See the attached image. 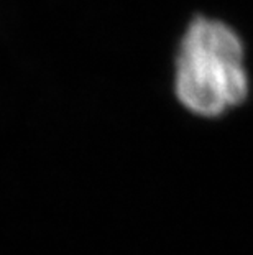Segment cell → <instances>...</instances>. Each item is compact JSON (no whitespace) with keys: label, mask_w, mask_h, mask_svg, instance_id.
Returning a JSON list of instances; mask_svg holds the SVG:
<instances>
[{"label":"cell","mask_w":253,"mask_h":255,"mask_svg":"<svg viewBox=\"0 0 253 255\" xmlns=\"http://www.w3.org/2000/svg\"><path fill=\"white\" fill-rule=\"evenodd\" d=\"M244 61V43L232 26L197 15L186 26L177 48L173 81L176 99L196 116H222L249 94Z\"/></svg>","instance_id":"6da1fadb"}]
</instances>
